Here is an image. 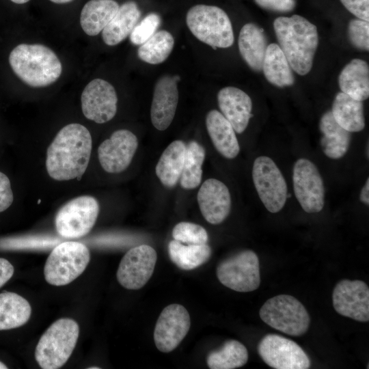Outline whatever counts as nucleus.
I'll use <instances>...</instances> for the list:
<instances>
[{"mask_svg":"<svg viewBox=\"0 0 369 369\" xmlns=\"http://www.w3.org/2000/svg\"><path fill=\"white\" fill-rule=\"evenodd\" d=\"M92 137L84 126L69 124L56 135L46 151V168L53 179L80 180L90 159Z\"/></svg>","mask_w":369,"mask_h":369,"instance_id":"obj_1","label":"nucleus"},{"mask_svg":"<svg viewBox=\"0 0 369 369\" xmlns=\"http://www.w3.org/2000/svg\"><path fill=\"white\" fill-rule=\"evenodd\" d=\"M273 27L278 45L292 70L299 75L307 74L312 68L318 44L316 27L305 18L294 14L275 18Z\"/></svg>","mask_w":369,"mask_h":369,"instance_id":"obj_2","label":"nucleus"},{"mask_svg":"<svg viewBox=\"0 0 369 369\" xmlns=\"http://www.w3.org/2000/svg\"><path fill=\"white\" fill-rule=\"evenodd\" d=\"M9 63L17 77L33 87L48 86L60 77L62 66L57 55L40 44H20L9 55Z\"/></svg>","mask_w":369,"mask_h":369,"instance_id":"obj_3","label":"nucleus"},{"mask_svg":"<svg viewBox=\"0 0 369 369\" xmlns=\"http://www.w3.org/2000/svg\"><path fill=\"white\" fill-rule=\"evenodd\" d=\"M79 336L77 323L68 318L54 322L40 337L35 349V359L41 368L57 369L72 355Z\"/></svg>","mask_w":369,"mask_h":369,"instance_id":"obj_4","label":"nucleus"},{"mask_svg":"<svg viewBox=\"0 0 369 369\" xmlns=\"http://www.w3.org/2000/svg\"><path fill=\"white\" fill-rule=\"evenodd\" d=\"M186 23L193 36L216 48H228L234 41L231 21L221 8L199 4L187 12Z\"/></svg>","mask_w":369,"mask_h":369,"instance_id":"obj_5","label":"nucleus"},{"mask_svg":"<svg viewBox=\"0 0 369 369\" xmlns=\"http://www.w3.org/2000/svg\"><path fill=\"white\" fill-rule=\"evenodd\" d=\"M90 260L88 248L77 241L63 242L52 250L46 259L44 275L53 286H64L77 279Z\"/></svg>","mask_w":369,"mask_h":369,"instance_id":"obj_6","label":"nucleus"},{"mask_svg":"<svg viewBox=\"0 0 369 369\" xmlns=\"http://www.w3.org/2000/svg\"><path fill=\"white\" fill-rule=\"evenodd\" d=\"M259 314L266 324L292 336L305 333L310 324V317L304 305L288 295H279L268 299Z\"/></svg>","mask_w":369,"mask_h":369,"instance_id":"obj_7","label":"nucleus"},{"mask_svg":"<svg viewBox=\"0 0 369 369\" xmlns=\"http://www.w3.org/2000/svg\"><path fill=\"white\" fill-rule=\"evenodd\" d=\"M98 213L99 205L94 197L83 195L71 200L56 214L57 232L64 238L85 236L94 226Z\"/></svg>","mask_w":369,"mask_h":369,"instance_id":"obj_8","label":"nucleus"},{"mask_svg":"<svg viewBox=\"0 0 369 369\" xmlns=\"http://www.w3.org/2000/svg\"><path fill=\"white\" fill-rule=\"evenodd\" d=\"M252 178L265 208L272 213L280 211L286 202L288 187L275 163L269 156L257 157L253 165Z\"/></svg>","mask_w":369,"mask_h":369,"instance_id":"obj_9","label":"nucleus"},{"mask_svg":"<svg viewBox=\"0 0 369 369\" xmlns=\"http://www.w3.org/2000/svg\"><path fill=\"white\" fill-rule=\"evenodd\" d=\"M217 276L225 286L238 292H251L260 284L259 260L251 250H245L222 261Z\"/></svg>","mask_w":369,"mask_h":369,"instance_id":"obj_10","label":"nucleus"},{"mask_svg":"<svg viewBox=\"0 0 369 369\" xmlns=\"http://www.w3.org/2000/svg\"><path fill=\"white\" fill-rule=\"evenodd\" d=\"M292 182L295 197L303 210L320 212L325 204V188L314 163L304 158L298 159L293 167Z\"/></svg>","mask_w":369,"mask_h":369,"instance_id":"obj_11","label":"nucleus"},{"mask_svg":"<svg viewBox=\"0 0 369 369\" xmlns=\"http://www.w3.org/2000/svg\"><path fill=\"white\" fill-rule=\"evenodd\" d=\"M262 360L275 369H308L310 359L295 342L277 334L265 336L258 344Z\"/></svg>","mask_w":369,"mask_h":369,"instance_id":"obj_12","label":"nucleus"},{"mask_svg":"<svg viewBox=\"0 0 369 369\" xmlns=\"http://www.w3.org/2000/svg\"><path fill=\"white\" fill-rule=\"evenodd\" d=\"M157 259L156 251L148 245H140L129 249L122 258L117 279L125 288L138 290L151 277Z\"/></svg>","mask_w":369,"mask_h":369,"instance_id":"obj_13","label":"nucleus"},{"mask_svg":"<svg viewBox=\"0 0 369 369\" xmlns=\"http://www.w3.org/2000/svg\"><path fill=\"white\" fill-rule=\"evenodd\" d=\"M191 326L190 316L186 308L171 304L161 312L155 325L154 340L163 353L174 350L184 338Z\"/></svg>","mask_w":369,"mask_h":369,"instance_id":"obj_14","label":"nucleus"},{"mask_svg":"<svg viewBox=\"0 0 369 369\" xmlns=\"http://www.w3.org/2000/svg\"><path fill=\"white\" fill-rule=\"evenodd\" d=\"M81 101L83 115L98 124L111 120L117 111L115 90L111 83L101 79H95L85 86Z\"/></svg>","mask_w":369,"mask_h":369,"instance_id":"obj_15","label":"nucleus"},{"mask_svg":"<svg viewBox=\"0 0 369 369\" xmlns=\"http://www.w3.org/2000/svg\"><path fill=\"white\" fill-rule=\"evenodd\" d=\"M332 301L339 314L359 322L369 320V288L363 281H340L333 289Z\"/></svg>","mask_w":369,"mask_h":369,"instance_id":"obj_16","label":"nucleus"},{"mask_svg":"<svg viewBox=\"0 0 369 369\" xmlns=\"http://www.w3.org/2000/svg\"><path fill=\"white\" fill-rule=\"evenodd\" d=\"M137 146L135 134L126 129L118 130L99 146V162L107 172L120 173L131 163Z\"/></svg>","mask_w":369,"mask_h":369,"instance_id":"obj_17","label":"nucleus"},{"mask_svg":"<svg viewBox=\"0 0 369 369\" xmlns=\"http://www.w3.org/2000/svg\"><path fill=\"white\" fill-rule=\"evenodd\" d=\"M178 77L165 75L156 83L150 109L153 126L159 131L167 129L175 115L178 102Z\"/></svg>","mask_w":369,"mask_h":369,"instance_id":"obj_18","label":"nucleus"},{"mask_svg":"<svg viewBox=\"0 0 369 369\" xmlns=\"http://www.w3.org/2000/svg\"><path fill=\"white\" fill-rule=\"evenodd\" d=\"M197 202L204 219L211 224H219L228 216L231 196L226 185L219 180L204 182L197 193Z\"/></svg>","mask_w":369,"mask_h":369,"instance_id":"obj_19","label":"nucleus"},{"mask_svg":"<svg viewBox=\"0 0 369 369\" xmlns=\"http://www.w3.org/2000/svg\"><path fill=\"white\" fill-rule=\"evenodd\" d=\"M217 100L222 115L238 134L245 131L251 117L252 101L244 91L235 87L219 90Z\"/></svg>","mask_w":369,"mask_h":369,"instance_id":"obj_20","label":"nucleus"},{"mask_svg":"<svg viewBox=\"0 0 369 369\" xmlns=\"http://www.w3.org/2000/svg\"><path fill=\"white\" fill-rule=\"evenodd\" d=\"M208 135L216 150L227 159H234L240 146L231 124L217 110L210 111L206 118Z\"/></svg>","mask_w":369,"mask_h":369,"instance_id":"obj_21","label":"nucleus"},{"mask_svg":"<svg viewBox=\"0 0 369 369\" xmlns=\"http://www.w3.org/2000/svg\"><path fill=\"white\" fill-rule=\"evenodd\" d=\"M238 44L240 54L249 68L260 72L268 46L263 29L254 23L244 25L239 33Z\"/></svg>","mask_w":369,"mask_h":369,"instance_id":"obj_22","label":"nucleus"},{"mask_svg":"<svg viewBox=\"0 0 369 369\" xmlns=\"http://www.w3.org/2000/svg\"><path fill=\"white\" fill-rule=\"evenodd\" d=\"M322 137L320 146L329 159H339L347 152L351 144V133L340 126L334 120L331 111L325 112L319 122Z\"/></svg>","mask_w":369,"mask_h":369,"instance_id":"obj_23","label":"nucleus"},{"mask_svg":"<svg viewBox=\"0 0 369 369\" xmlns=\"http://www.w3.org/2000/svg\"><path fill=\"white\" fill-rule=\"evenodd\" d=\"M338 84L341 92L364 101L369 97V67L366 62L353 59L340 72Z\"/></svg>","mask_w":369,"mask_h":369,"instance_id":"obj_24","label":"nucleus"},{"mask_svg":"<svg viewBox=\"0 0 369 369\" xmlns=\"http://www.w3.org/2000/svg\"><path fill=\"white\" fill-rule=\"evenodd\" d=\"M141 12L134 1H129L119 7L113 18L102 31L104 42L114 46L130 35L139 22Z\"/></svg>","mask_w":369,"mask_h":369,"instance_id":"obj_25","label":"nucleus"},{"mask_svg":"<svg viewBox=\"0 0 369 369\" xmlns=\"http://www.w3.org/2000/svg\"><path fill=\"white\" fill-rule=\"evenodd\" d=\"M119 7L115 0L87 1L80 16V24L84 32L91 36L98 35L113 18Z\"/></svg>","mask_w":369,"mask_h":369,"instance_id":"obj_26","label":"nucleus"},{"mask_svg":"<svg viewBox=\"0 0 369 369\" xmlns=\"http://www.w3.org/2000/svg\"><path fill=\"white\" fill-rule=\"evenodd\" d=\"M186 151L185 144L176 140L162 153L156 166V174L164 186L173 187L177 184L182 172Z\"/></svg>","mask_w":369,"mask_h":369,"instance_id":"obj_27","label":"nucleus"},{"mask_svg":"<svg viewBox=\"0 0 369 369\" xmlns=\"http://www.w3.org/2000/svg\"><path fill=\"white\" fill-rule=\"evenodd\" d=\"M331 111L336 122L350 133L359 132L365 127L362 101L342 92L335 96Z\"/></svg>","mask_w":369,"mask_h":369,"instance_id":"obj_28","label":"nucleus"},{"mask_svg":"<svg viewBox=\"0 0 369 369\" xmlns=\"http://www.w3.org/2000/svg\"><path fill=\"white\" fill-rule=\"evenodd\" d=\"M262 70L266 80L278 87L292 86L295 83L292 70L278 44L267 46Z\"/></svg>","mask_w":369,"mask_h":369,"instance_id":"obj_29","label":"nucleus"},{"mask_svg":"<svg viewBox=\"0 0 369 369\" xmlns=\"http://www.w3.org/2000/svg\"><path fill=\"white\" fill-rule=\"evenodd\" d=\"M31 314V305L25 298L11 292L0 294V330L24 325Z\"/></svg>","mask_w":369,"mask_h":369,"instance_id":"obj_30","label":"nucleus"},{"mask_svg":"<svg viewBox=\"0 0 369 369\" xmlns=\"http://www.w3.org/2000/svg\"><path fill=\"white\" fill-rule=\"evenodd\" d=\"M168 253L172 261L180 269L192 270L205 263L211 256V249L207 243L184 244L173 240L168 245Z\"/></svg>","mask_w":369,"mask_h":369,"instance_id":"obj_31","label":"nucleus"},{"mask_svg":"<svg viewBox=\"0 0 369 369\" xmlns=\"http://www.w3.org/2000/svg\"><path fill=\"white\" fill-rule=\"evenodd\" d=\"M248 360L246 347L234 340L226 341L218 350L211 351L206 362L211 369H234L244 366Z\"/></svg>","mask_w":369,"mask_h":369,"instance_id":"obj_32","label":"nucleus"},{"mask_svg":"<svg viewBox=\"0 0 369 369\" xmlns=\"http://www.w3.org/2000/svg\"><path fill=\"white\" fill-rule=\"evenodd\" d=\"M174 39L167 31H156L150 39L141 44L137 51L139 58L150 64L163 63L170 55Z\"/></svg>","mask_w":369,"mask_h":369,"instance_id":"obj_33","label":"nucleus"},{"mask_svg":"<svg viewBox=\"0 0 369 369\" xmlns=\"http://www.w3.org/2000/svg\"><path fill=\"white\" fill-rule=\"evenodd\" d=\"M204 158L205 150L201 145L195 141L189 143L180 178L182 187L191 189L199 186L202 180V165Z\"/></svg>","mask_w":369,"mask_h":369,"instance_id":"obj_34","label":"nucleus"},{"mask_svg":"<svg viewBox=\"0 0 369 369\" xmlns=\"http://www.w3.org/2000/svg\"><path fill=\"white\" fill-rule=\"evenodd\" d=\"M174 240L184 244H206L208 241L206 230L200 225L190 222H180L176 224L173 230Z\"/></svg>","mask_w":369,"mask_h":369,"instance_id":"obj_35","label":"nucleus"},{"mask_svg":"<svg viewBox=\"0 0 369 369\" xmlns=\"http://www.w3.org/2000/svg\"><path fill=\"white\" fill-rule=\"evenodd\" d=\"M161 19L156 13H150L135 25L130 33V40L135 45H141L150 39L160 26Z\"/></svg>","mask_w":369,"mask_h":369,"instance_id":"obj_36","label":"nucleus"},{"mask_svg":"<svg viewBox=\"0 0 369 369\" xmlns=\"http://www.w3.org/2000/svg\"><path fill=\"white\" fill-rule=\"evenodd\" d=\"M348 36L351 44L361 51L369 50V23L359 18L350 20Z\"/></svg>","mask_w":369,"mask_h":369,"instance_id":"obj_37","label":"nucleus"},{"mask_svg":"<svg viewBox=\"0 0 369 369\" xmlns=\"http://www.w3.org/2000/svg\"><path fill=\"white\" fill-rule=\"evenodd\" d=\"M260 8L272 12L287 13L296 6V0H254Z\"/></svg>","mask_w":369,"mask_h":369,"instance_id":"obj_38","label":"nucleus"},{"mask_svg":"<svg viewBox=\"0 0 369 369\" xmlns=\"http://www.w3.org/2000/svg\"><path fill=\"white\" fill-rule=\"evenodd\" d=\"M357 18L369 21V0H340Z\"/></svg>","mask_w":369,"mask_h":369,"instance_id":"obj_39","label":"nucleus"},{"mask_svg":"<svg viewBox=\"0 0 369 369\" xmlns=\"http://www.w3.org/2000/svg\"><path fill=\"white\" fill-rule=\"evenodd\" d=\"M13 200L10 181L5 174L0 172V213L9 208Z\"/></svg>","mask_w":369,"mask_h":369,"instance_id":"obj_40","label":"nucleus"},{"mask_svg":"<svg viewBox=\"0 0 369 369\" xmlns=\"http://www.w3.org/2000/svg\"><path fill=\"white\" fill-rule=\"evenodd\" d=\"M12 264L6 259L0 258V288H1L14 274Z\"/></svg>","mask_w":369,"mask_h":369,"instance_id":"obj_41","label":"nucleus"},{"mask_svg":"<svg viewBox=\"0 0 369 369\" xmlns=\"http://www.w3.org/2000/svg\"><path fill=\"white\" fill-rule=\"evenodd\" d=\"M360 201L364 204H369V179L367 178L366 182L363 187L360 193Z\"/></svg>","mask_w":369,"mask_h":369,"instance_id":"obj_42","label":"nucleus"},{"mask_svg":"<svg viewBox=\"0 0 369 369\" xmlns=\"http://www.w3.org/2000/svg\"><path fill=\"white\" fill-rule=\"evenodd\" d=\"M50 1L55 3L62 4V3H67L71 2L73 0H50Z\"/></svg>","mask_w":369,"mask_h":369,"instance_id":"obj_43","label":"nucleus"},{"mask_svg":"<svg viewBox=\"0 0 369 369\" xmlns=\"http://www.w3.org/2000/svg\"><path fill=\"white\" fill-rule=\"evenodd\" d=\"M11 1L17 3V4H23L28 2L30 0H10Z\"/></svg>","mask_w":369,"mask_h":369,"instance_id":"obj_44","label":"nucleus"},{"mask_svg":"<svg viewBox=\"0 0 369 369\" xmlns=\"http://www.w3.org/2000/svg\"><path fill=\"white\" fill-rule=\"evenodd\" d=\"M7 368L8 367L6 366V365L0 361V369H7Z\"/></svg>","mask_w":369,"mask_h":369,"instance_id":"obj_45","label":"nucleus"},{"mask_svg":"<svg viewBox=\"0 0 369 369\" xmlns=\"http://www.w3.org/2000/svg\"><path fill=\"white\" fill-rule=\"evenodd\" d=\"M89 368V369H93V368H94V369H98V368H98V367H90V368Z\"/></svg>","mask_w":369,"mask_h":369,"instance_id":"obj_46","label":"nucleus"}]
</instances>
